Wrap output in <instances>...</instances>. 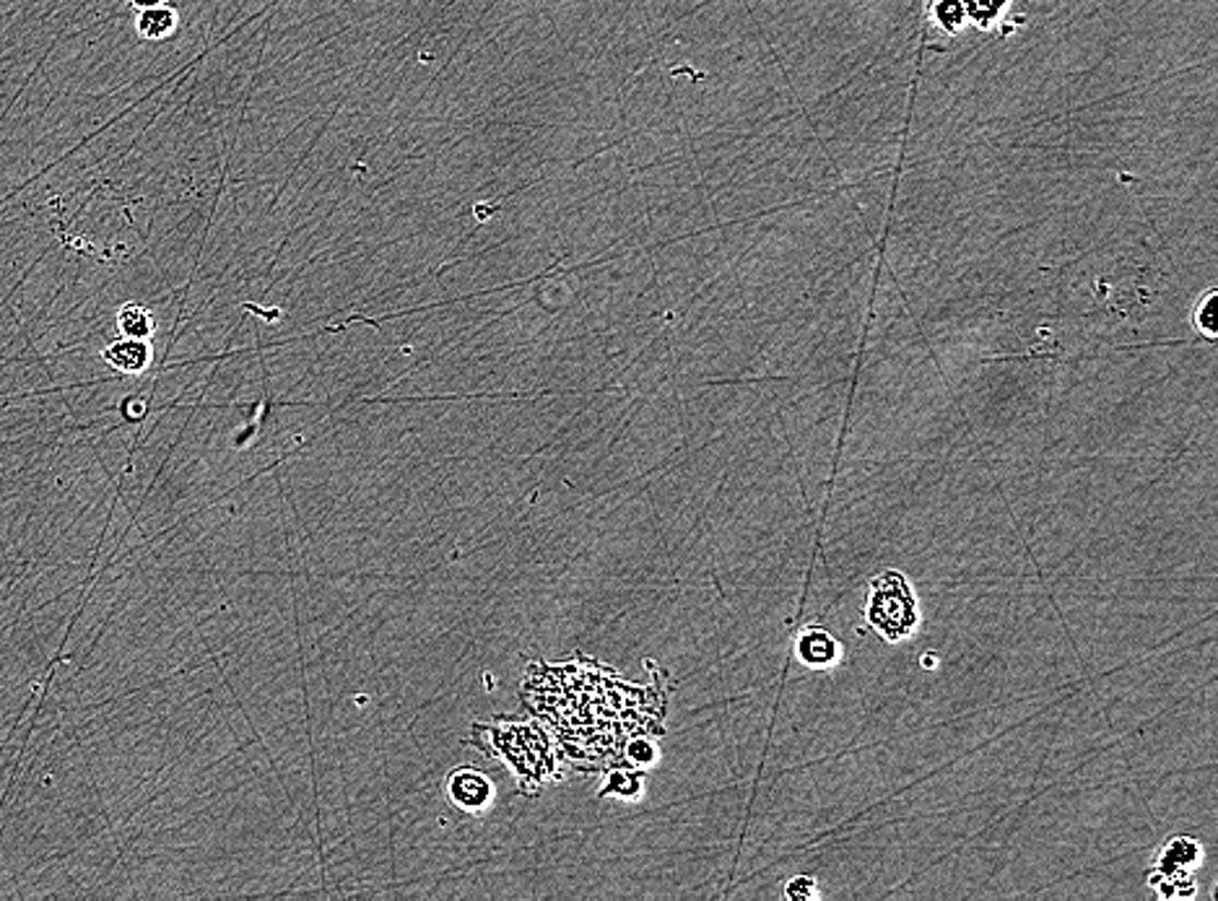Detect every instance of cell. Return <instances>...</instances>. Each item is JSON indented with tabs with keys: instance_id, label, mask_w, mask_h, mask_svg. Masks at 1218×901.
I'll use <instances>...</instances> for the list:
<instances>
[{
	"instance_id": "obj_6",
	"label": "cell",
	"mask_w": 1218,
	"mask_h": 901,
	"mask_svg": "<svg viewBox=\"0 0 1218 901\" xmlns=\"http://www.w3.org/2000/svg\"><path fill=\"white\" fill-rule=\"evenodd\" d=\"M118 323H120L122 336H128V338H141V340H146V338L154 333V317H152V312H148L146 307H139V304L122 307Z\"/></svg>"
},
{
	"instance_id": "obj_5",
	"label": "cell",
	"mask_w": 1218,
	"mask_h": 901,
	"mask_svg": "<svg viewBox=\"0 0 1218 901\" xmlns=\"http://www.w3.org/2000/svg\"><path fill=\"white\" fill-rule=\"evenodd\" d=\"M105 361L120 372H143L152 361V348L141 338H120L105 348Z\"/></svg>"
},
{
	"instance_id": "obj_9",
	"label": "cell",
	"mask_w": 1218,
	"mask_h": 901,
	"mask_svg": "<svg viewBox=\"0 0 1218 901\" xmlns=\"http://www.w3.org/2000/svg\"><path fill=\"white\" fill-rule=\"evenodd\" d=\"M785 897L792 899V901H809L816 897V880L809 878V876H798V878H790L785 886Z\"/></svg>"
},
{
	"instance_id": "obj_12",
	"label": "cell",
	"mask_w": 1218,
	"mask_h": 901,
	"mask_svg": "<svg viewBox=\"0 0 1218 901\" xmlns=\"http://www.w3.org/2000/svg\"><path fill=\"white\" fill-rule=\"evenodd\" d=\"M133 3L139 5V9H154V5H162L164 0H133Z\"/></svg>"
},
{
	"instance_id": "obj_7",
	"label": "cell",
	"mask_w": 1218,
	"mask_h": 901,
	"mask_svg": "<svg viewBox=\"0 0 1218 901\" xmlns=\"http://www.w3.org/2000/svg\"><path fill=\"white\" fill-rule=\"evenodd\" d=\"M175 13L169 9H162V5H154V9H143L141 11V19H139V29L143 37L148 39H162L167 37V34H172L175 29Z\"/></svg>"
},
{
	"instance_id": "obj_2",
	"label": "cell",
	"mask_w": 1218,
	"mask_h": 901,
	"mask_svg": "<svg viewBox=\"0 0 1218 901\" xmlns=\"http://www.w3.org/2000/svg\"><path fill=\"white\" fill-rule=\"evenodd\" d=\"M1201 842L1193 837H1172L1165 848L1159 850V855L1154 857V873H1151V884L1159 886V884H1167L1169 889H1165L1161 893L1165 897H1182V889L1180 884H1187L1193 886V880H1190V873H1193L1197 865H1201Z\"/></svg>"
},
{
	"instance_id": "obj_8",
	"label": "cell",
	"mask_w": 1218,
	"mask_h": 901,
	"mask_svg": "<svg viewBox=\"0 0 1218 901\" xmlns=\"http://www.w3.org/2000/svg\"><path fill=\"white\" fill-rule=\"evenodd\" d=\"M1193 327L1203 338H1216V291H1208L1193 310Z\"/></svg>"
},
{
	"instance_id": "obj_10",
	"label": "cell",
	"mask_w": 1218,
	"mask_h": 901,
	"mask_svg": "<svg viewBox=\"0 0 1218 901\" xmlns=\"http://www.w3.org/2000/svg\"><path fill=\"white\" fill-rule=\"evenodd\" d=\"M935 16H939V22L946 26V29H956L964 19V9L959 0H941L939 9H935Z\"/></svg>"
},
{
	"instance_id": "obj_3",
	"label": "cell",
	"mask_w": 1218,
	"mask_h": 901,
	"mask_svg": "<svg viewBox=\"0 0 1218 901\" xmlns=\"http://www.w3.org/2000/svg\"><path fill=\"white\" fill-rule=\"evenodd\" d=\"M796 658L805 668H832L841 658V645L824 626H805L796 637Z\"/></svg>"
},
{
	"instance_id": "obj_13",
	"label": "cell",
	"mask_w": 1218,
	"mask_h": 901,
	"mask_svg": "<svg viewBox=\"0 0 1218 901\" xmlns=\"http://www.w3.org/2000/svg\"><path fill=\"white\" fill-rule=\"evenodd\" d=\"M922 665H926V668H933V665H935V658H922Z\"/></svg>"
},
{
	"instance_id": "obj_11",
	"label": "cell",
	"mask_w": 1218,
	"mask_h": 901,
	"mask_svg": "<svg viewBox=\"0 0 1218 901\" xmlns=\"http://www.w3.org/2000/svg\"><path fill=\"white\" fill-rule=\"evenodd\" d=\"M629 759L632 761H640V764H649L655 759V748L649 746V741H634L632 746H629Z\"/></svg>"
},
{
	"instance_id": "obj_4",
	"label": "cell",
	"mask_w": 1218,
	"mask_h": 901,
	"mask_svg": "<svg viewBox=\"0 0 1218 901\" xmlns=\"http://www.w3.org/2000/svg\"><path fill=\"white\" fill-rule=\"evenodd\" d=\"M447 795L457 808L481 810L491 801V782L478 769H455L447 780Z\"/></svg>"
},
{
	"instance_id": "obj_1",
	"label": "cell",
	"mask_w": 1218,
	"mask_h": 901,
	"mask_svg": "<svg viewBox=\"0 0 1218 901\" xmlns=\"http://www.w3.org/2000/svg\"><path fill=\"white\" fill-rule=\"evenodd\" d=\"M865 621L886 641H901L917 629L920 609L912 585L901 572L886 569L868 582Z\"/></svg>"
}]
</instances>
